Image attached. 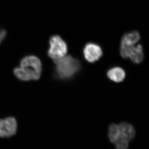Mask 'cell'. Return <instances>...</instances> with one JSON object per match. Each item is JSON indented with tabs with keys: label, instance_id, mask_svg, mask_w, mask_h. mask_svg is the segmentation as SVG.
I'll return each instance as SVG.
<instances>
[{
	"label": "cell",
	"instance_id": "1",
	"mask_svg": "<svg viewBox=\"0 0 149 149\" xmlns=\"http://www.w3.org/2000/svg\"><path fill=\"white\" fill-rule=\"evenodd\" d=\"M136 135L133 125L128 123L123 122L119 124L112 123L109 128L108 137L109 141L117 149H126L129 142Z\"/></svg>",
	"mask_w": 149,
	"mask_h": 149
},
{
	"label": "cell",
	"instance_id": "2",
	"mask_svg": "<svg viewBox=\"0 0 149 149\" xmlns=\"http://www.w3.org/2000/svg\"><path fill=\"white\" fill-rule=\"evenodd\" d=\"M54 62L55 64L54 76L59 80L71 79L81 69L80 61L70 55L54 60Z\"/></svg>",
	"mask_w": 149,
	"mask_h": 149
},
{
	"label": "cell",
	"instance_id": "3",
	"mask_svg": "<svg viewBox=\"0 0 149 149\" xmlns=\"http://www.w3.org/2000/svg\"><path fill=\"white\" fill-rule=\"evenodd\" d=\"M20 67L29 74L31 80L40 79L42 71V64L40 59L36 56L28 55L22 59Z\"/></svg>",
	"mask_w": 149,
	"mask_h": 149
},
{
	"label": "cell",
	"instance_id": "4",
	"mask_svg": "<svg viewBox=\"0 0 149 149\" xmlns=\"http://www.w3.org/2000/svg\"><path fill=\"white\" fill-rule=\"evenodd\" d=\"M49 48L48 49V56L53 60L63 57L66 54L68 47L66 43L60 36L54 35L49 40Z\"/></svg>",
	"mask_w": 149,
	"mask_h": 149
},
{
	"label": "cell",
	"instance_id": "5",
	"mask_svg": "<svg viewBox=\"0 0 149 149\" xmlns=\"http://www.w3.org/2000/svg\"><path fill=\"white\" fill-rule=\"evenodd\" d=\"M120 54L123 58H129L133 63H141L144 59L143 47L140 44L129 46H120Z\"/></svg>",
	"mask_w": 149,
	"mask_h": 149
},
{
	"label": "cell",
	"instance_id": "6",
	"mask_svg": "<svg viewBox=\"0 0 149 149\" xmlns=\"http://www.w3.org/2000/svg\"><path fill=\"white\" fill-rule=\"evenodd\" d=\"M17 124L14 117H8L0 119V137L8 138L15 135Z\"/></svg>",
	"mask_w": 149,
	"mask_h": 149
},
{
	"label": "cell",
	"instance_id": "7",
	"mask_svg": "<svg viewBox=\"0 0 149 149\" xmlns=\"http://www.w3.org/2000/svg\"><path fill=\"white\" fill-rule=\"evenodd\" d=\"M83 55L87 61L90 63H94L100 60L102 56V50L97 44L88 43L83 49Z\"/></svg>",
	"mask_w": 149,
	"mask_h": 149
},
{
	"label": "cell",
	"instance_id": "8",
	"mask_svg": "<svg viewBox=\"0 0 149 149\" xmlns=\"http://www.w3.org/2000/svg\"><path fill=\"white\" fill-rule=\"evenodd\" d=\"M107 76L111 81L119 83L123 82L125 79V72L121 68L115 67L108 71Z\"/></svg>",
	"mask_w": 149,
	"mask_h": 149
},
{
	"label": "cell",
	"instance_id": "9",
	"mask_svg": "<svg viewBox=\"0 0 149 149\" xmlns=\"http://www.w3.org/2000/svg\"><path fill=\"white\" fill-rule=\"evenodd\" d=\"M140 39V35L136 31L127 33L123 36L120 46H130L136 45Z\"/></svg>",
	"mask_w": 149,
	"mask_h": 149
},
{
	"label": "cell",
	"instance_id": "10",
	"mask_svg": "<svg viewBox=\"0 0 149 149\" xmlns=\"http://www.w3.org/2000/svg\"><path fill=\"white\" fill-rule=\"evenodd\" d=\"M13 73L19 80L23 81H28L31 80L28 73L20 67L15 68L13 70Z\"/></svg>",
	"mask_w": 149,
	"mask_h": 149
},
{
	"label": "cell",
	"instance_id": "11",
	"mask_svg": "<svg viewBox=\"0 0 149 149\" xmlns=\"http://www.w3.org/2000/svg\"><path fill=\"white\" fill-rule=\"evenodd\" d=\"M7 32L5 29L0 30V44L3 41L6 36Z\"/></svg>",
	"mask_w": 149,
	"mask_h": 149
}]
</instances>
